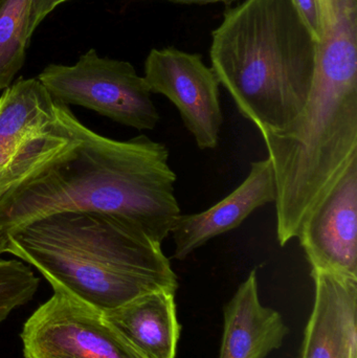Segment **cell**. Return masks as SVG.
Returning <instances> with one entry per match:
<instances>
[{
  "label": "cell",
  "mask_w": 357,
  "mask_h": 358,
  "mask_svg": "<svg viewBox=\"0 0 357 358\" xmlns=\"http://www.w3.org/2000/svg\"><path fill=\"white\" fill-rule=\"evenodd\" d=\"M67 0H31V15H29V34L35 33L38 25L45 19V17L59 4Z\"/></svg>",
  "instance_id": "cell-16"
},
{
  "label": "cell",
  "mask_w": 357,
  "mask_h": 358,
  "mask_svg": "<svg viewBox=\"0 0 357 358\" xmlns=\"http://www.w3.org/2000/svg\"><path fill=\"white\" fill-rule=\"evenodd\" d=\"M151 94H163L180 111L201 150L215 149L224 124L219 82L201 56L175 48L151 50L145 62Z\"/></svg>",
  "instance_id": "cell-6"
},
{
  "label": "cell",
  "mask_w": 357,
  "mask_h": 358,
  "mask_svg": "<svg viewBox=\"0 0 357 358\" xmlns=\"http://www.w3.org/2000/svg\"><path fill=\"white\" fill-rule=\"evenodd\" d=\"M38 80L54 100L85 107L134 129L153 130L161 119L144 77L132 64L102 58L94 48L75 65H48Z\"/></svg>",
  "instance_id": "cell-4"
},
{
  "label": "cell",
  "mask_w": 357,
  "mask_h": 358,
  "mask_svg": "<svg viewBox=\"0 0 357 358\" xmlns=\"http://www.w3.org/2000/svg\"><path fill=\"white\" fill-rule=\"evenodd\" d=\"M58 102L38 79H20L0 98V176L60 125Z\"/></svg>",
  "instance_id": "cell-10"
},
{
  "label": "cell",
  "mask_w": 357,
  "mask_h": 358,
  "mask_svg": "<svg viewBox=\"0 0 357 358\" xmlns=\"http://www.w3.org/2000/svg\"><path fill=\"white\" fill-rule=\"evenodd\" d=\"M287 334L280 313L260 302L254 269L224 307L219 358H266L282 346Z\"/></svg>",
  "instance_id": "cell-11"
},
{
  "label": "cell",
  "mask_w": 357,
  "mask_h": 358,
  "mask_svg": "<svg viewBox=\"0 0 357 358\" xmlns=\"http://www.w3.org/2000/svg\"><path fill=\"white\" fill-rule=\"evenodd\" d=\"M110 325L146 358H175L180 336L175 292H151L102 313Z\"/></svg>",
  "instance_id": "cell-12"
},
{
  "label": "cell",
  "mask_w": 357,
  "mask_h": 358,
  "mask_svg": "<svg viewBox=\"0 0 357 358\" xmlns=\"http://www.w3.org/2000/svg\"><path fill=\"white\" fill-rule=\"evenodd\" d=\"M8 252L52 285L101 313L151 292H176L161 244L115 215L63 210L8 233Z\"/></svg>",
  "instance_id": "cell-2"
},
{
  "label": "cell",
  "mask_w": 357,
  "mask_h": 358,
  "mask_svg": "<svg viewBox=\"0 0 357 358\" xmlns=\"http://www.w3.org/2000/svg\"><path fill=\"white\" fill-rule=\"evenodd\" d=\"M24 358H146L101 311L54 292L20 334Z\"/></svg>",
  "instance_id": "cell-5"
},
{
  "label": "cell",
  "mask_w": 357,
  "mask_h": 358,
  "mask_svg": "<svg viewBox=\"0 0 357 358\" xmlns=\"http://www.w3.org/2000/svg\"><path fill=\"white\" fill-rule=\"evenodd\" d=\"M314 308L298 358H357V278L312 269Z\"/></svg>",
  "instance_id": "cell-8"
},
{
  "label": "cell",
  "mask_w": 357,
  "mask_h": 358,
  "mask_svg": "<svg viewBox=\"0 0 357 358\" xmlns=\"http://www.w3.org/2000/svg\"><path fill=\"white\" fill-rule=\"evenodd\" d=\"M272 162H254L249 176L232 193L212 208L197 214L180 215L172 229L173 258L182 261L197 248L221 234L238 227L257 208L276 201Z\"/></svg>",
  "instance_id": "cell-9"
},
{
  "label": "cell",
  "mask_w": 357,
  "mask_h": 358,
  "mask_svg": "<svg viewBox=\"0 0 357 358\" xmlns=\"http://www.w3.org/2000/svg\"><path fill=\"white\" fill-rule=\"evenodd\" d=\"M166 1L176 2V3L184 4H211V3H224L226 6L234 3L238 0H166Z\"/></svg>",
  "instance_id": "cell-18"
},
{
  "label": "cell",
  "mask_w": 357,
  "mask_h": 358,
  "mask_svg": "<svg viewBox=\"0 0 357 358\" xmlns=\"http://www.w3.org/2000/svg\"><path fill=\"white\" fill-rule=\"evenodd\" d=\"M299 8L304 20L307 23L312 33L319 41L320 38L321 19L318 0H293Z\"/></svg>",
  "instance_id": "cell-15"
},
{
  "label": "cell",
  "mask_w": 357,
  "mask_h": 358,
  "mask_svg": "<svg viewBox=\"0 0 357 358\" xmlns=\"http://www.w3.org/2000/svg\"><path fill=\"white\" fill-rule=\"evenodd\" d=\"M75 141L42 171L0 198V231L63 210L115 215L163 243L182 215L169 150L146 136L105 138L64 106Z\"/></svg>",
  "instance_id": "cell-1"
},
{
  "label": "cell",
  "mask_w": 357,
  "mask_h": 358,
  "mask_svg": "<svg viewBox=\"0 0 357 358\" xmlns=\"http://www.w3.org/2000/svg\"><path fill=\"white\" fill-rule=\"evenodd\" d=\"M39 284V278L24 263L0 261V325L15 309L34 298Z\"/></svg>",
  "instance_id": "cell-14"
},
{
  "label": "cell",
  "mask_w": 357,
  "mask_h": 358,
  "mask_svg": "<svg viewBox=\"0 0 357 358\" xmlns=\"http://www.w3.org/2000/svg\"><path fill=\"white\" fill-rule=\"evenodd\" d=\"M298 238L312 269L357 278V161L333 185Z\"/></svg>",
  "instance_id": "cell-7"
},
{
  "label": "cell",
  "mask_w": 357,
  "mask_h": 358,
  "mask_svg": "<svg viewBox=\"0 0 357 358\" xmlns=\"http://www.w3.org/2000/svg\"><path fill=\"white\" fill-rule=\"evenodd\" d=\"M10 185H3V183H0V198L8 191V189H12ZM8 252V235L6 234L2 233L0 231V255L3 254V252Z\"/></svg>",
  "instance_id": "cell-17"
},
{
  "label": "cell",
  "mask_w": 357,
  "mask_h": 358,
  "mask_svg": "<svg viewBox=\"0 0 357 358\" xmlns=\"http://www.w3.org/2000/svg\"><path fill=\"white\" fill-rule=\"evenodd\" d=\"M31 8V0H0V90L10 87L24 64Z\"/></svg>",
  "instance_id": "cell-13"
},
{
  "label": "cell",
  "mask_w": 357,
  "mask_h": 358,
  "mask_svg": "<svg viewBox=\"0 0 357 358\" xmlns=\"http://www.w3.org/2000/svg\"><path fill=\"white\" fill-rule=\"evenodd\" d=\"M316 56L318 40L293 0H243L212 31L211 69L262 136L299 117L314 85Z\"/></svg>",
  "instance_id": "cell-3"
}]
</instances>
